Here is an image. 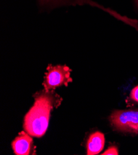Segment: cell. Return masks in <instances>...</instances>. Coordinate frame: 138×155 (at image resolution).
I'll return each mask as SVG.
<instances>
[{
    "mask_svg": "<svg viewBox=\"0 0 138 155\" xmlns=\"http://www.w3.org/2000/svg\"><path fill=\"white\" fill-rule=\"evenodd\" d=\"M110 120L114 129L118 131L138 134V110L115 111Z\"/></svg>",
    "mask_w": 138,
    "mask_h": 155,
    "instance_id": "cell-2",
    "label": "cell"
},
{
    "mask_svg": "<svg viewBox=\"0 0 138 155\" xmlns=\"http://www.w3.org/2000/svg\"><path fill=\"white\" fill-rule=\"evenodd\" d=\"M105 144L104 135L96 132L92 134L88 139L87 143V154L88 155H94L99 154L103 150Z\"/></svg>",
    "mask_w": 138,
    "mask_h": 155,
    "instance_id": "cell-5",
    "label": "cell"
},
{
    "mask_svg": "<svg viewBox=\"0 0 138 155\" xmlns=\"http://www.w3.org/2000/svg\"><path fill=\"white\" fill-rule=\"evenodd\" d=\"M45 73L43 85L45 91L55 90L61 85L68 86L69 82L72 81L70 77L71 70L67 66L50 64Z\"/></svg>",
    "mask_w": 138,
    "mask_h": 155,
    "instance_id": "cell-3",
    "label": "cell"
},
{
    "mask_svg": "<svg viewBox=\"0 0 138 155\" xmlns=\"http://www.w3.org/2000/svg\"><path fill=\"white\" fill-rule=\"evenodd\" d=\"M134 3H135V5L137 7V8L138 9V0H134Z\"/></svg>",
    "mask_w": 138,
    "mask_h": 155,
    "instance_id": "cell-9",
    "label": "cell"
},
{
    "mask_svg": "<svg viewBox=\"0 0 138 155\" xmlns=\"http://www.w3.org/2000/svg\"><path fill=\"white\" fill-rule=\"evenodd\" d=\"M33 146V140L27 132L22 131L12 142V148L17 155L29 154Z\"/></svg>",
    "mask_w": 138,
    "mask_h": 155,
    "instance_id": "cell-4",
    "label": "cell"
},
{
    "mask_svg": "<svg viewBox=\"0 0 138 155\" xmlns=\"http://www.w3.org/2000/svg\"><path fill=\"white\" fill-rule=\"evenodd\" d=\"M90 0H38L39 4L42 7H55L61 5H83L89 3Z\"/></svg>",
    "mask_w": 138,
    "mask_h": 155,
    "instance_id": "cell-6",
    "label": "cell"
},
{
    "mask_svg": "<svg viewBox=\"0 0 138 155\" xmlns=\"http://www.w3.org/2000/svg\"><path fill=\"white\" fill-rule=\"evenodd\" d=\"M102 154L103 155H110V154L116 155V154H118V151L116 147L112 146L109 147V149H107Z\"/></svg>",
    "mask_w": 138,
    "mask_h": 155,
    "instance_id": "cell-7",
    "label": "cell"
},
{
    "mask_svg": "<svg viewBox=\"0 0 138 155\" xmlns=\"http://www.w3.org/2000/svg\"><path fill=\"white\" fill-rule=\"evenodd\" d=\"M131 98L133 100L138 103V85L132 90L131 92Z\"/></svg>",
    "mask_w": 138,
    "mask_h": 155,
    "instance_id": "cell-8",
    "label": "cell"
},
{
    "mask_svg": "<svg viewBox=\"0 0 138 155\" xmlns=\"http://www.w3.org/2000/svg\"><path fill=\"white\" fill-rule=\"evenodd\" d=\"M61 99L53 91L39 93L35 96V102L24 117V129L30 136L40 138L47 130L51 111L58 107Z\"/></svg>",
    "mask_w": 138,
    "mask_h": 155,
    "instance_id": "cell-1",
    "label": "cell"
}]
</instances>
